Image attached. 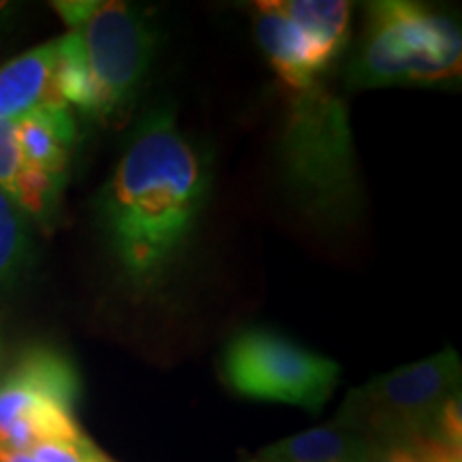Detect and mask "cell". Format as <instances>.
I'll use <instances>...</instances> for the list:
<instances>
[{"instance_id":"30bf717a","label":"cell","mask_w":462,"mask_h":462,"mask_svg":"<svg viewBox=\"0 0 462 462\" xmlns=\"http://www.w3.org/2000/svg\"><path fill=\"white\" fill-rule=\"evenodd\" d=\"M15 135L28 165L51 176L67 178L78 143V123L71 107L51 103L34 109L24 118L15 120Z\"/></svg>"},{"instance_id":"9a60e30c","label":"cell","mask_w":462,"mask_h":462,"mask_svg":"<svg viewBox=\"0 0 462 462\" xmlns=\"http://www.w3.org/2000/svg\"><path fill=\"white\" fill-rule=\"evenodd\" d=\"M24 163L26 161L22 157L20 143H17L15 123L0 120V189L7 195L14 190Z\"/></svg>"},{"instance_id":"3957f363","label":"cell","mask_w":462,"mask_h":462,"mask_svg":"<svg viewBox=\"0 0 462 462\" xmlns=\"http://www.w3.org/2000/svg\"><path fill=\"white\" fill-rule=\"evenodd\" d=\"M460 28L435 9L404 0L366 7V28L349 62L351 88L429 86L460 75Z\"/></svg>"},{"instance_id":"d6986e66","label":"cell","mask_w":462,"mask_h":462,"mask_svg":"<svg viewBox=\"0 0 462 462\" xmlns=\"http://www.w3.org/2000/svg\"><path fill=\"white\" fill-rule=\"evenodd\" d=\"M371 462H420L404 443H381L374 446Z\"/></svg>"},{"instance_id":"5b68a950","label":"cell","mask_w":462,"mask_h":462,"mask_svg":"<svg viewBox=\"0 0 462 462\" xmlns=\"http://www.w3.org/2000/svg\"><path fill=\"white\" fill-rule=\"evenodd\" d=\"M458 392L460 357L446 349L351 390L334 421L360 432L374 446L409 443L429 435L441 404Z\"/></svg>"},{"instance_id":"6da1fadb","label":"cell","mask_w":462,"mask_h":462,"mask_svg":"<svg viewBox=\"0 0 462 462\" xmlns=\"http://www.w3.org/2000/svg\"><path fill=\"white\" fill-rule=\"evenodd\" d=\"M210 190V161L170 109L143 116L97 198L116 268L135 293L163 285L187 251Z\"/></svg>"},{"instance_id":"4fadbf2b","label":"cell","mask_w":462,"mask_h":462,"mask_svg":"<svg viewBox=\"0 0 462 462\" xmlns=\"http://www.w3.org/2000/svg\"><path fill=\"white\" fill-rule=\"evenodd\" d=\"M32 253L28 217L0 189V289L14 285L24 273Z\"/></svg>"},{"instance_id":"e0dca14e","label":"cell","mask_w":462,"mask_h":462,"mask_svg":"<svg viewBox=\"0 0 462 462\" xmlns=\"http://www.w3.org/2000/svg\"><path fill=\"white\" fill-rule=\"evenodd\" d=\"M92 449H97V446L88 439L84 443H39V446L28 449V452L39 462H86Z\"/></svg>"},{"instance_id":"44dd1931","label":"cell","mask_w":462,"mask_h":462,"mask_svg":"<svg viewBox=\"0 0 462 462\" xmlns=\"http://www.w3.org/2000/svg\"><path fill=\"white\" fill-rule=\"evenodd\" d=\"M86 462H114V460H109L107 456L101 452V449H92V452L88 454V458H86Z\"/></svg>"},{"instance_id":"2e32d148","label":"cell","mask_w":462,"mask_h":462,"mask_svg":"<svg viewBox=\"0 0 462 462\" xmlns=\"http://www.w3.org/2000/svg\"><path fill=\"white\" fill-rule=\"evenodd\" d=\"M430 437L439 439V441L448 443L452 448H462V402L460 392L458 394L449 396L446 402L439 409L435 421L430 426Z\"/></svg>"},{"instance_id":"277c9868","label":"cell","mask_w":462,"mask_h":462,"mask_svg":"<svg viewBox=\"0 0 462 462\" xmlns=\"http://www.w3.org/2000/svg\"><path fill=\"white\" fill-rule=\"evenodd\" d=\"M51 7L75 34L97 95V120L133 106L157 54L159 32L142 9L120 0H62Z\"/></svg>"},{"instance_id":"7c38bea8","label":"cell","mask_w":462,"mask_h":462,"mask_svg":"<svg viewBox=\"0 0 462 462\" xmlns=\"http://www.w3.org/2000/svg\"><path fill=\"white\" fill-rule=\"evenodd\" d=\"M281 9L330 67L349 43L351 5L345 0H279Z\"/></svg>"},{"instance_id":"7402d4cb","label":"cell","mask_w":462,"mask_h":462,"mask_svg":"<svg viewBox=\"0 0 462 462\" xmlns=\"http://www.w3.org/2000/svg\"><path fill=\"white\" fill-rule=\"evenodd\" d=\"M7 11H9V5L7 3H0V17L7 14Z\"/></svg>"},{"instance_id":"ac0fdd59","label":"cell","mask_w":462,"mask_h":462,"mask_svg":"<svg viewBox=\"0 0 462 462\" xmlns=\"http://www.w3.org/2000/svg\"><path fill=\"white\" fill-rule=\"evenodd\" d=\"M420 462H462V448H452L430 435H421L404 443Z\"/></svg>"},{"instance_id":"7a4b0ae2","label":"cell","mask_w":462,"mask_h":462,"mask_svg":"<svg viewBox=\"0 0 462 462\" xmlns=\"http://www.w3.org/2000/svg\"><path fill=\"white\" fill-rule=\"evenodd\" d=\"M289 95L279 146L282 189L300 215L315 225H351L360 215L362 182L345 101L321 82Z\"/></svg>"},{"instance_id":"9c48e42d","label":"cell","mask_w":462,"mask_h":462,"mask_svg":"<svg viewBox=\"0 0 462 462\" xmlns=\"http://www.w3.org/2000/svg\"><path fill=\"white\" fill-rule=\"evenodd\" d=\"M56 54L54 39L0 67V120L15 123L43 106H65L54 90Z\"/></svg>"},{"instance_id":"8fae6325","label":"cell","mask_w":462,"mask_h":462,"mask_svg":"<svg viewBox=\"0 0 462 462\" xmlns=\"http://www.w3.org/2000/svg\"><path fill=\"white\" fill-rule=\"evenodd\" d=\"M374 443L338 421L298 432L262 449L268 462H371Z\"/></svg>"},{"instance_id":"603a6c76","label":"cell","mask_w":462,"mask_h":462,"mask_svg":"<svg viewBox=\"0 0 462 462\" xmlns=\"http://www.w3.org/2000/svg\"><path fill=\"white\" fill-rule=\"evenodd\" d=\"M248 462H268V460H263V458H259V456H257V458H253V460H248Z\"/></svg>"},{"instance_id":"8992f818","label":"cell","mask_w":462,"mask_h":462,"mask_svg":"<svg viewBox=\"0 0 462 462\" xmlns=\"http://www.w3.org/2000/svg\"><path fill=\"white\" fill-rule=\"evenodd\" d=\"M79 374L65 354L32 346L0 381V448L28 452L39 443H84L75 418Z\"/></svg>"},{"instance_id":"52a82bcc","label":"cell","mask_w":462,"mask_h":462,"mask_svg":"<svg viewBox=\"0 0 462 462\" xmlns=\"http://www.w3.org/2000/svg\"><path fill=\"white\" fill-rule=\"evenodd\" d=\"M221 374L231 392L319 413L330 401L340 366L265 328H248L225 345Z\"/></svg>"},{"instance_id":"5bb4252c","label":"cell","mask_w":462,"mask_h":462,"mask_svg":"<svg viewBox=\"0 0 462 462\" xmlns=\"http://www.w3.org/2000/svg\"><path fill=\"white\" fill-rule=\"evenodd\" d=\"M65 180L67 178L51 176L48 171L24 163L9 198L20 206L28 218H34L43 227H51L60 208Z\"/></svg>"},{"instance_id":"ba28073f","label":"cell","mask_w":462,"mask_h":462,"mask_svg":"<svg viewBox=\"0 0 462 462\" xmlns=\"http://www.w3.org/2000/svg\"><path fill=\"white\" fill-rule=\"evenodd\" d=\"M253 24L259 48L289 92H302L319 84L321 73L328 67L304 32L285 15L279 0L257 3Z\"/></svg>"},{"instance_id":"ffe728a7","label":"cell","mask_w":462,"mask_h":462,"mask_svg":"<svg viewBox=\"0 0 462 462\" xmlns=\"http://www.w3.org/2000/svg\"><path fill=\"white\" fill-rule=\"evenodd\" d=\"M0 462H39L31 452H17V449L0 448Z\"/></svg>"}]
</instances>
